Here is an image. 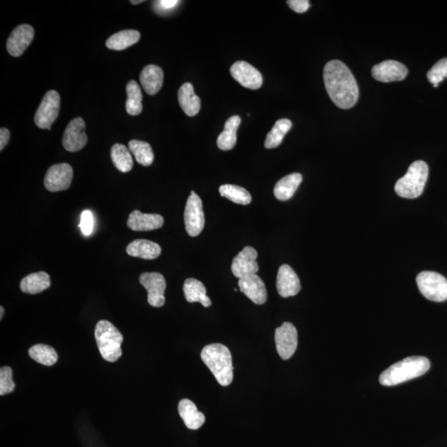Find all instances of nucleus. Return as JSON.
I'll use <instances>...</instances> for the list:
<instances>
[{
  "mask_svg": "<svg viewBox=\"0 0 447 447\" xmlns=\"http://www.w3.org/2000/svg\"><path fill=\"white\" fill-rule=\"evenodd\" d=\"M164 219L157 214H145L135 209L130 213L127 226L134 231H149L164 226Z\"/></svg>",
  "mask_w": 447,
  "mask_h": 447,
  "instance_id": "19",
  "label": "nucleus"
},
{
  "mask_svg": "<svg viewBox=\"0 0 447 447\" xmlns=\"http://www.w3.org/2000/svg\"><path fill=\"white\" fill-rule=\"evenodd\" d=\"M447 77V58L441 59L427 72V79L432 85H439Z\"/></svg>",
  "mask_w": 447,
  "mask_h": 447,
  "instance_id": "35",
  "label": "nucleus"
},
{
  "mask_svg": "<svg viewBox=\"0 0 447 447\" xmlns=\"http://www.w3.org/2000/svg\"><path fill=\"white\" fill-rule=\"evenodd\" d=\"M300 279L290 265L283 264L278 269L277 290L278 294L286 298L296 296L301 290Z\"/></svg>",
  "mask_w": 447,
  "mask_h": 447,
  "instance_id": "17",
  "label": "nucleus"
},
{
  "mask_svg": "<svg viewBox=\"0 0 447 447\" xmlns=\"http://www.w3.org/2000/svg\"><path fill=\"white\" fill-rule=\"evenodd\" d=\"M323 79L328 95L339 108L348 110L357 103L358 87L346 64L332 60L324 67Z\"/></svg>",
  "mask_w": 447,
  "mask_h": 447,
  "instance_id": "1",
  "label": "nucleus"
},
{
  "mask_svg": "<svg viewBox=\"0 0 447 447\" xmlns=\"http://www.w3.org/2000/svg\"><path fill=\"white\" fill-rule=\"evenodd\" d=\"M372 76L376 81L388 83L400 82L406 78L408 70L397 60H388L372 68Z\"/></svg>",
  "mask_w": 447,
  "mask_h": 447,
  "instance_id": "15",
  "label": "nucleus"
},
{
  "mask_svg": "<svg viewBox=\"0 0 447 447\" xmlns=\"http://www.w3.org/2000/svg\"><path fill=\"white\" fill-rule=\"evenodd\" d=\"M143 0H141V1H131L132 4H141L143 3Z\"/></svg>",
  "mask_w": 447,
  "mask_h": 447,
  "instance_id": "42",
  "label": "nucleus"
},
{
  "mask_svg": "<svg viewBox=\"0 0 447 447\" xmlns=\"http://www.w3.org/2000/svg\"><path fill=\"white\" fill-rule=\"evenodd\" d=\"M141 82L148 95L155 96L161 90L164 74L161 67L156 65H148L141 74Z\"/></svg>",
  "mask_w": 447,
  "mask_h": 447,
  "instance_id": "20",
  "label": "nucleus"
},
{
  "mask_svg": "<svg viewBox=\"0 0 447 447\" xmlns=\"http://www.w3.org/2000/svg\"><path fill=\"white\" fill-rule=\"evenodd\" d=\"M51 286L50 276L46 272L31 273L22 279L20 290L27 294H37Z\"/></svg>",
  "mask_w": 447,
  "mask_h": 447,
  "instance_id": "26",
  "label": "nucleus"
},
{
  "mask_svg": "<svg viewBox=\"0 0 447 447\" xmlns=\"http://www.w3.org/2000/svg\"><path fill=\"white\" fill-rule=\"evenodd\" d=\"M239 287L240 292H243L254 304L263 305L266 302L268 298L266 287L257 274L240 278Z\"/></svg>",
  "mask_w": 447,
  "mask_h": 447,
  "instance_id": "18",
  "label": "nucleus"
},
{
  "mask_svg": "<svg viewBox=\"0 0 447 447\" xmlns=\"http://www.w3.org/2000/svg\"><path fill=\"white\" fill-rule=\"evenodd\" d=\"M78 227L81 228L84 235L89 236L91 234L93 227H94V218H93L91 212L86 209L82 212L81 223L79 224Z\"/></svg>",
  "mask_w": 447,
  "mask_h": 447,
  "instance_id": "37",
  "label": "nucleus"
},
{
  "mask_svg": "<svg viewBox=\"0 0 447 447\" xmlns=\"http://www.w3.org/2000/svg\"><path fill=\"white\" fill-rule=\"evenodd\" d=\"M60 105L59 93L49 91L46 93L35 115V124L41 129H51V127L58 119Z\"/></svg>",
  "mask_w": 447,
  "mask_h": 447,
  "instance_id": "7",
  "label": "nucleus"
},
{
  "mask_svg": "<svg viewBox=\"0 0 447 447\" xmlns=\"http://www.w3.org/2000/svg\"><path fill=\"white\" fill-rule=\"evenodd\" d=\"M127 252L131 257L151 260L160 257L162 248L160 245L150 240H135L129 244Z\"/></svg>",
  "mask_w": 447,
  "mask_h": 447,
  "instance_id": "22",
  "label": "nucleus"
},
{
  "mask_svg": "<svg viewBox=\"0 0 447 447\" xmlns=\"http://www.w3.org/2000/svg\"><path fill=\"white\" fill-rule=\"evenodd\" d=\"M110 155L112 162L119 171L125 174L132 170L134 160L127 146L120 143L115 144L111 148Z\"/></svg>",
  "mask_w": 447,
  "mask_h": 447,
  "instance_id": "29",
  "label": "nucleus"
},
{
  "mask_svg": "<svg viewBox=\"0 0 447 447\" xmlns=\"http://www.w3.org/2000/svg\"><path fill=\"white\" fill-rule=\"evenodd\" d=\"M180 1H176V0H162V1H157V6L160 8V9H165V11H170L171 8H174Z\"/></svg>",
  "mask_w": 447,
  "mask_h": 447,
  "instance_id": "40",
  "label": "nucleus"
},
{
  "mask_svg": "<svg viewBox=\"0 0 447 447\" xmlns=\"http://www.w3.org/2000/svg\"><path fill=\"white\" fill-rule=\"evenodd\" d=\"M257 257V251L253 247H245L233 259L231 265L233 274L240 279L257 273L259 271V264L256 262Z\"/></svg>",
  "mask_w": 447,
  "mask_h": 447,
  "instance_id": "12",
  "label": "nucleus"
},
{
  "mask_svg": "<svg viewBox=\"0 0 447 447\" xmlns=\"http://www.w3.org/2000/svg\"><path fill=\"white\" fill-rule=\"evenodd\" d=\"M73 179V169L67 164H59L49 167L46 171L44 185L52 193L60 192L70 188Z\"/></svg>",
  "mask_w": 447,
  "mask_h": 447,
  "instance_id": "10",
  "label": "nucleus"
},
{
  "mask_svg": "<svg viewBox=\"0 0 447 447\" xmlns=\"http://www.w3.org/2000/svg\"><path fill=\"white\" fill-rule=\"evenodd\" d=\"M141 37V32L136 30L120 31L109 37L106 41V46L111 50H125L137 44Z\"/></svg>",
  "mask_w": 447,
  "mask_h": 447,
  "instance_id": "28",
  "label": "nucleus"
},
{
  "mask_svg": "<svg viewBox=\"0 0 447 447\" xmlns=\"http://www.w3.org/2000/svg\"><path fill=\"white\" fill-rule=\"evenodd\" d=\"M29 354L32 360L45 366H52L58 361L57 352L48 344H35L30 349Z\"/></svg>",
  "mask_w": 447,
  "mask_h": 447,
  "instance_id": "30",
  "label": "nucleus"
},
{
  "mask_svg": "<svg viewBox=\"0 0 447 447\" xmlns=\"http://www.w3.org/2000/svg\"><path fill=\"white\" fill-rule=\"evenodd\" d=\"M141 285L148 292V302L153 307H161L165 304L164 292L166 280L160 273H143L139 278Z\"/></svg>",
  "mask_w": 447,
  "mask_h": 447,
  "instance_id": "9",
  "label": "nucleus"
},
{
  "mask_svg": "<svg viewBox=\"0 0 447 447\" xmlns=\"http://www.w3.org/2000/svg\"><path fill=\"white\" fill-rule=\"evenodd\" d=\"M219 192H220L221 197L229 199L230 201L234 203L243 205V206L250 204L251 201H252V197H251L248 190L239 186L222 185L219 188Z\"/></svg>",
  "mask_w": 447,
  "mask_h": 447,
  "instance_id": "34",
  "label": "nucleus"
},
{
  "mask_svg": "<svg viewBox=\"0 0 447 447\" xmlns=\"http://www.w3.org/2000/svg\"><path fill=\"white\" fill-rule=\"evenodd\" d=\"M95 337L98 349L105 361L116 362L122 356L121 344L124 342L123 335L110 321L102 320L96 324Z\"/></svg>",
  "mask_w": 447,
  "mask_h": 447,
  "instance_id": "4",
  "label": "nucleus"
},
{
  "mask_svg": "<svg viewBox=\"0 0 447 447\" xmlns=\"http://www.w3.org/2000/svg\"><path fill=\"white\" fill-rule=\"evenodd\" d=\"M201 357L219 384L226 387L232 383L234 367L229 349L222 344H208L203 348Z\"/></svg>",
  "mask_w": 447,
  "mask_h": 447,
  "instance_id": "3",
  "label": "nucleus"
},
{
  "mask_svg": "<svg viewBox=\"0 0 447 447\" xmlns=\"http://www.w3.org/2000/svg\"><path fill=\"white\" fill-rule=\"evenodd\" d=\"M179 101L181 108L190 117L197 115L201 110V100L195 94L193 86L190 83H185L180 87Z\"/></svg>",
  "mask_w": 447,
  "mask_h": 447,
  "instance_id": "23",
  "label": "nucleus"
},
{
  "mask_svg": "<svg viewBox=\"0 0 447 447\" xmlns=\"http://www.w3.org/2000/svg\"><path fill=\"white\" fill-rule=\"evenodd\" d=\"M287 3L293 11L298 13H305L310 8V2L307 0H290Z\"/></svg>",
  "mask_w": 447,
  "mask_h": 447,
  "instance_id": "38",
  "label": "nucleus"
},
{
  "mask_svg": "<svg viewBox=\"0 0 447 447\" xmlns=\"http://www.w3.org/2000/svg\"><path fill=\"white\" fill-rule=\"evenodd\" d=\"M419 291L427 299L441 302L447 300V279L440 273L423 271L416 278Z\"/></svg>",
  "mask_w": 447,
  "mask_h": 447,
  "instance_id": "6",
  "label": "nucleus"
},
{
  "mask_svg": "<svg viewBox=\"0 0 447 447\" xmlns=\"http://www.w3.org/2000/svg\"><path fill=\"white\" fill-rule=\"evenodd\" d=\"M231 74L241 86L250 90H258L263 84V77L252 65L245 62H237L232 65Z\"/></svg>",
  "mask_w": 447,
  "mask_h": 447,
  "instance_id": "14",
  "label": "nucleus"
},
{
  "mask_svg": "<svg viewBox=\"0 0 447 447\" xmlns=\"http://www.w3.org/2000/svg\"><path fill=\"white\" fill-rule=\"evenodd\" d=\"M276 343L277 351L283 360L290 358L297 348V329L290 323H284L276 330Z\"/></svg>",
  "mask_w": 447,
  "mask_h": 447,
  "instance_id": "11",
  "label": "nucleus"
},
{
  "mask_svg": "<svg viewBox=\"0 0 447 447\" xmlns=\"http://www.w3.org/2000/svg\"><path fill=\"white\" fill-rule=\"evenodd\" d=\"M292 122L287 119H281L277 121L271 131H270L265 141L264 146L268 149L277 148L282 143L284 136L292 128Z\"/></svg>",
  "mask_w": 447,
  "mask_h": 447,
  "instance_id": "32",
  "label": "nucleus"
},
{
  "mask_svg": "<svg viewBox=\"0 0 447 447\" xmlns=\"http://www.w3.org/2000/svg\"><path fill=\"white\" fill-rule=\"evenodd\" d=\"M430 367V361L426 357H407L382 372L380 383L384 386L398 385L426 374Z\"/></svg>",
  "mask_w": 447,
  "mask_h": 447,
  "instance_id": "2",
  "label": "nucleus"
},
{
  "mask_svg": "<svg viewBox=\"0 0 447 447\" xmlns=\"http://www.w3.org/2000/svg\"><path fill=\"white\" fill-rule=\"evenodd\" d=\"M429 169L425 162L416 161L408 167L407 174L399 179L395 184V192L399 197L414 199L425 190Z\"/></svg>",
  "mask_w": 447,
  "mask_h": 447,
  "instance_id": "5",
  "label": "nucleus"
},
{
  "mask_svg": "<svg viewBox=\"0 0 447 447\" xmlns=\"http://www.w3.org/2000/svg\"><path fill=\"white\" fill-rule=\"evenodd\" d=\"M179 413L188 429L197 430L206 422L204 414L199 412L195 403L188 399L181 400L179 404Z\"/></svg>",
  "mask_w": 447,
  "mask_h": 447,
  "instance_id": "21",
  "label": "nucleus"
},
{
  "mask_svg": "<svg viewBox=\"0 0 447 447\" xmlns=\"http://www.w3.org/2000/svg\"><path fill=\"white\" fill-rule=\"evenodd\" d=\"M183 292L186 300L193 304L200 302L203 306H212V301L207 295V288L202 282L195 278H188L184 283Z\"/></svg>",
  "mask_w": 447,
  "mask_h": 447,
  "instance_id": "24",
  "label": "nucleus"
},
{
  "mask_svg": "<svg viewBox=\"0 0 447 447\" xmlns=\"http://www.w3.org/2000/svg\"><path fill=\"white\" fill-rule=\"evenodd\" d=\"M127 111L129 115L135 116L141 114L143 110V94L141 86L135 81L127 84Z\"/></svg>",
  "mask_w": 447,
  "mask_h": 447,
  "instance_id": "31",
  "label": "nucleus"
},
{
  "mask_svg": "<svg viewBox=\"0 0 447 447\" xmlns=\"http://www.w3.org/2000/svg\"><path fill=\"white\" fill-rule=\"evenodd\" d=\"M34 37V27L29 25H22L12 32L7 41L8 53L12 57H20L29 48Z\"/></svg>",
  "mask_w": 447,
  "mask_h": 447,
  "instance_id": "16",
  "label": "nucleus"
},
{
  "mask_svg": "<svg viewBox=\"0 0 447 447\" xmlns=\"http://www.w3.org/2000/svg\"><path fill=\"white\" fill-rule=\"evenodd\" d=\"M129 149L139 164L144 167L152 165L155 155L150 144L143 141H131L129 143Z\"/></svg>",
  "mask_w": 447,
  "mask_h": 447,
  "instance_id": "33",
  "label": "nucleus"
},
{
  "mask_svg": "<svg viewBox=\"0 0 447 447\" xmlns=\"http://www.w3.org/2000/svg\"><path fill=\"white\" fill-rule=\"evenodd\" d=\"M184 221L186 231L190 236L195 237L201 234L205 226L202 202L193 190L186 202Z\"/></svg>",
  "mask_w": 447,
  "mask_h": 447,
  "instance_id": "8",
  "label": "nucleus"
},
{
  "mask_svg": "<svg viewBox=\"0 0 447 447\" xmlns=\"http://www.w3.org/2000/svg\"><path fill=\"white\" fill-rule=\"evenodd\" d=\"M241 123V119L238 115L232 116L227 119L224 131L219 135L217 145L223 151L231 150L234 148L237 142V130Z\"/></svg>",
  "mask_w": 447,
  "mask_h": 447,
  "instance_id": "25",
  "label": "nucleus"
},
{
  "mask_svg": "<svg viewBox=\"0 0 447 447\" xmlns=\"http://www.w3.org/2000/svg\"><path fill=\"white\" fill-rule=\"evenodd\" d=\"M9 138H11V132L6 128H2L0 129V150H4V148L6 147Z\"/></svg>",
  "mask_w": 447,
  "mask_h": 447,
  "instance_id": "39",
  "label": "nucleus"
},
{
  "mask_svg": "<svg viewBox=\"0 0 447 447\" xmlns=\"http://www.w3.org/2000/svg\"><path fill=\"white\" fill-rule=\"evenodd\" d=\"M0 311H1V315H0V319L2 320L4 314V309L3 306L0 307Z\"/></svg>",
  "mask_w": 447,
  "mask_h": 447,
  "instance_id": "41",
  "label": "nucleus"
},
{
  "mask_svg": "<svg viewBox=\"0 0 447 447\" xmlns=\"http://www.w3.org/2000/svg\"><path fill=\"white\" fill-rule=\"evenodd\" d=\"M302 181L300 174H292L279 180L274 188V195L279 201L285 202L292 197Z\"/></svg>",
  "mask_w": 447,
  "mask_h": 447,
  "instance_id": "27",
  "label": "nucleus"
},
{
  "mask_svg": "<svg viewBox=\"0 0 447 447\" xmlns=\"http://www.w3.org/2000/svg\"><path fill=\"white\" fill-rule=\"evenodd\" d=\"M15 383L13 380V371L11 367L4 366L0 370V395L4 396L13 392Z\"/></svg>",
  "mask_w": 447,
  "mask_h": 447,
  "instance_id": "36",
  "label": "nucleus"
},
{
  "mask_svg": "<svg viewBox=\"0 0 447 447\" xmlns=\"http://www.w3.org/2000/svg\"><path fill=\"white\" fill-rule=\"evenodd\" d=\"M86 123L82 118L74 119L69 123L63 138V145L67 151H80L87 143Z\"/></svg>",
  "mask_w": 447,
  "mask_h": 447,
  "instance_id": "13",
  "label": "nucleus"
}]
</instances>
